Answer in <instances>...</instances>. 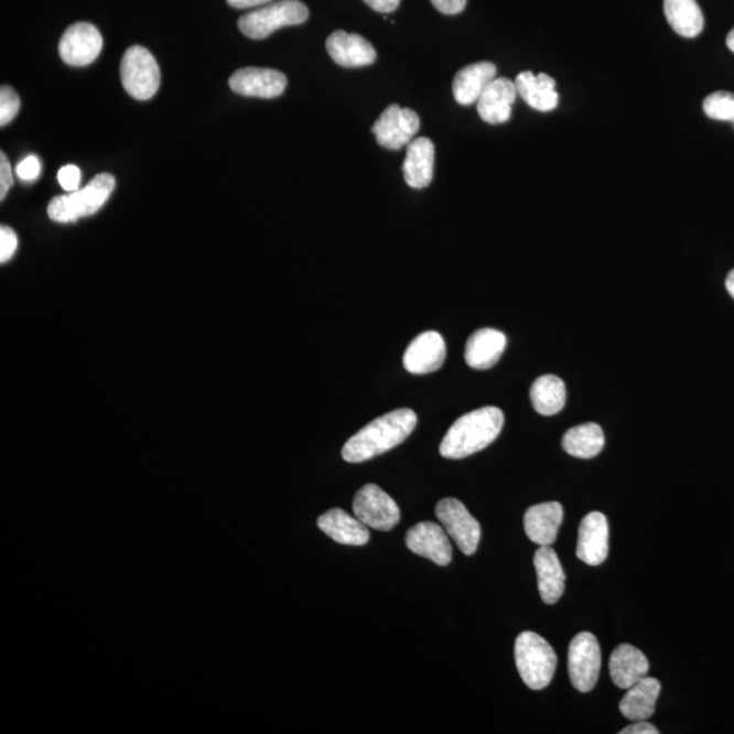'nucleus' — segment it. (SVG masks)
<instances>
[{"mask_svg":"<svg viewBox=\"0 0 734 734\" xmlns=\"http://www.w3.org/2000/svg\"><path fill=\"white\" fill-rule=\"evenodd\" d=\"M408 550L419 557L430 559L439 566H447L452 562L453 549L446 530L439 523L424 521L408 530L406 536Z\"/></svg>","mask_w":734,"mask_h":734,"instance_id":"12","label":"nucleus"},{"mask_svg":"<svg viewBox=\"0 0 734 734\" xmlns=\"http://www.w3.org/2000/svg\"><path fill=\"white\" fill-rule=\"evenodd\" d=\"M21 101L19 95L10 86H2L0 89V126L10 125L19 115Z\"/></svg>","mask_w":734,"mask_h":734,"instance_id":"31","label":"nucleus"},{"mask_svg":"<svg viewBox=\"0 0 734 734\" xmlns=\"http://www.w3.org/2000/svg\"><path fill=\"white\" fill-rule=\"evenodd\" d=\"M703 110L710 119L734 122V93H713L703 101Z\"/></svg>","mask_w":734,"mask_h":734,"instance_id":"30","label":"nucleus"},{"mask_svg":"<svg viewBox=\"0 0 734 734\" xmlns=\"http://www.w3.org/2000/svg\"><path fill=\"white\" fill-rule=\"evenodd\" d=\"M725 285L727 293H730L732 299L734 300V268L730 273H727Z\"/></svg>","mask_w":734,"mask_h":734,"instance_id":"40","label":"nucleus"},{"mask_svg":"<svg viewBox=\"0 0 734 734\" xmlns=\"http://www.w3.org/2000/svg\"><path fill=\"white\" fill-rule=\"evenodd\" d=\"M609 526L607 517L592 511L581 521L576 557L590 566H600L609 552Z\"/></svg>","mask_w":734,"mask_h":734,"instance_id":"13","label":"nucleus"},{"mask_svg":"<svg viewBox=\"0 0 734 734\" xmlns=\"http://www.w3.org/2000/svg\"><path fill=\"white\" fill-rule=\"evenodd\" d=\"M418 424L417 413L400 408L366 424L342 449L347 463L358 464L380 456L408 439Z\"/></svg>","mask_w":734,"mask_h":734,"instance_id":"1","label":"nucleus"},{"mask_svg":"<svg viewBox=\"0 0 734 734\" xmlns=\"http://www.w3.org/2000/svg\"><path fill=\"white\" fill-rule=\"evenodd\" d=\"M309 19V10L300 0L271 2L238 20V28L245 36L261 40L271 36L278 29L301 25Z\"/></svg>","mask_w":734,"mask_h":734,"instance_id":"5","label":"nucleus"},{"mask_svg":"<svg viewBox=\"0 0 734 734\" xmlns=\"http://www.w3.org/2000/svg\"><path fill=\"white\" fill-rule=\"evenodd\" d=\"M317 526L336 543L365 546L370 539L369 529L357 517L342 509H331L319 517Z\"/></svg>","mask_w":734,"mask_h":734,"instance_id":"23","label":"nucleus"},{"mask_svg":"<svg viewBox=\"0 0 734 734\" xmlns=\"http://www.w3.org/2000/svg\"><path fill=\"white\" fill-rule=\"evenodd\" d=\"M669 25L681 37L693 39L702 33L704 19L697 0H663Z\"/></svg>","mask_w":734,"mask_h":734,"instance_id":"27","label":"nucleus"},{"mask_svg":"<svg viewBox=\"0 0 734 734\" xmlns=\"http://www.w3.org/2000/svg\"><path fill=\"white\" fill-rule=\"evenodd\" d=\"M226 2L233 9H252L271 3L273 0H226Z\"/></svg>","mask_w":734,"mask_h":734,"instance_id":"39","label":"nucleus"},{"mask_svg":"<svg viewBox=\"0 0 734 734\" xmlns=\"http://www.w3.org/2000/svg\"><path fill=\"white\" fill-rule=\"evenodd\" d=\"M445 341L439 332L428 331L418 335L407 347L403 365L411 375H429L445 363Z\"/></svg>","mask_w":734,"mask_h":734,"instance_id":"15","label":"nucleus"},{"mask_svg":"<svg viewBox=\"0 0 734 734\" xmlns=\"http://www.w3.org/2000/svg\"><path fill=\"white\" fill-rule=\"evenodd\" d=\"M657 727L646 721H635V724L625 727L620 734H658Z\"/></svg>","mask_w":734,"mask_h":734,"instance_id":"38","label":"nucleus"},{"mask_svg":"<svg viewBox=\"0 0 734 734\" xmlns=\"http://www.w3.org/2000/svg\"><path fill=\"white\" fill-rule=\"evenodd\" d=\"M563 515V506L559 503L530 506L523 516V528L529 540L540 547L555 543Z\"/></svg>","mask_w":734,"mask_h":734,"instance_id":"18","label":"nucleus"},{"mask_svg":"<svg viewBox=\"0 0 734 734\" xmlns=\"http://www.w3.org/2000/svg\"><path fill=\"white\" fill-rule=\"evenodd\" d=\"M421 128V120L415 110L401 108L398 104L384 110L380 119L375 122L371 132L376 141L388 150H400L412 142Z\"/></svg>","mask_w":734,"mask_h":734,"instance_id":"10","label":"nucleus"},{"mask_svg":"<svg viewBox=\"0 0 734 734\" xmlns=\"http://www.w3.org/2000/svg\"><path fill=\"white\" fill-rule=\"evenodd\" d=\"M518 673L530 690L539 691L551 683L558 666L552 646L532 632L518 635L515 645Z\"/></svg>","mask_w":734,"mask_h":734,"instance_id":"4","label":"nucleus"},{"mask_svg":"<svg viewBox=\"0 0 734 734\" xmlns=\"http://www.w3.org/2000/svg\"><path fill=\"white\" fill-rule=\"evenodd\" d=\"M434 156V143L429 138H418L408 144L403 173L411 188L423 190L433 182Z\"/></svg>","mask_w":734,"mask_h":734,"instance_id":"24","label":"nucleus"},{"mask_svg":"<svg viewBox=\"0 0 734 734\" xmlns=\"http://www.w3.org/2000/svg\"><path fill=\"white\" fill-rule=\"evenodd\" d=\"M495 77H497V66L489 62L469 64L460 69L452 86L454 100L465 107L476 104Z\"/></svg>","mask_w":734,"mask_h":734,"instance_id":"21","label":"nucleus"},{"mask_svg":"<svg viewBox=\"0 0 734 734\" xmlns=\"http://www.w3.org/2000/svg\"><path fill=\"white\" fill-rule=\"evenodd\" d=\"M517 96L515 82L508 78H495L476 102L477 112L488 125H504L511 118V107Z\"/></svg>","mask_w":734,"mask_h":734,"instance_id":"17","label":"nucleus"},{"mask_svg":"<svg viewBox=\"0 0 734 734\" xmlns=\"http://www.w3.org/2000/svg\"><path fill=\"white\" fill-rule=\"evenodd\" d=\"M602 669V649L591 633L575 635L569 646V674L571 684L580 692H591L597 684Z\"/></svg>","mask_w":734,"mask_h":734,"instance_id":"7","label":"nucleus"},{"mask_svg":"<svg viewBox=\"0 0 734 734\" xmlns=\"http://www.w3.org/2000/svg\"><path fill=\"white\" fill-rule=\"evenodd\" d=\"M17 248H19L17 233L9 226L0 227V263L4 265L13 258Z\"/></svg>","mask_w":734,"mask_h":734,"instance_id":"32","label":"nucleus"},{"mask_svg":"<svg viewBox=\"0 0 734 734\" xmlns=\"http://www.w3.org/2000/svg\"><path fill=\"white\" fill-rule=\"evenodd\" d=\"M650 663L643 651L633 645L623 644L612 652L609 673L612 681L622 690H628L649 673Z\"/></svg>","mask_w":734,"mask_h":734,"instance_id":"19","label":"nucleus"},{"mask_svg":"<svg viewBox=\"0 0 734 734\" xmlns=\"http://www.w3.org/2000/svg\"><path fill=\"white\" fill-rule=\"evenodd\" d=\"M353 509L355 517L365 526L382 530L393 529L400 521V509L393 498L377 485H366L355 494Z\"/></svg>","mask_w":734,"mask_h":734,"instance_id":"9","label":"nucleus"},{"mask_svg":"<svg viewBox=\"0 0 734 734\" xmlns=\"http://www.w3.org/2000/svg\"><path fill=\"white\" fill-rule=\"evenodd\" d=\"M82 173L80 169L75 165H66L57 172V182L62 185L64 191L68 194L78 191L80 185Z\"/></svg>","mask_w":734,"mask_h":734,"instance_id":"33","label":"nucleus"},{"mask_svg":"<svg viewBox=\"0 0 734 734\" xmlns=\"http://www.w3.org/2000/svg\"><path fill=\"white\" fill-rule=\"evenodd\" d=\"M115 186L112 174H97L85 188L54 197L48 204V217L60 224L77 223L80 218L90 217L108 202Z\"/></svg>","mask_w":734,"mask_h":734,"instance_id":"3","label":"nucleus"},{"mask_svg":"<svg viewBox=\"0 0 734 734\" xmlns=\"http://www.w3.org/2000/svg\"><path fill=\"white\" fill-rule=\"evenodd\" d=\"M120 77L128 95L139 101L153 98L161 85L159 63L153 54L141 45L130 46L126 51L121 61Z\"/></svg>","mask_w":734,"mask_h":734,"instance_id":"6","label":"nucleus"},{"mask_svg":"<svg viewBox=\"0 0 734 734\" xmlns=\"http://www.w3.org/2000/svg\"><path fill=\"white\" fill-rule=\"evenodd\" d=\"M325 45L331 60L342 67L370 66L377 60L375 46L359 34L337 31L326 39Z\"/></svg>","mask_w":734,"mask_h":734,"instance_id":"16","label":"nucleus"},{"mask_svg":"<svg viewBox=\"0 0 734 734\" xmlns=\"http://www.w3.org/2000/svg\"><path fill=\"white\" fill-rule=\"evenodd\" d=\"M726 45H727V48H730L734 54V28L732 29L731 33L727 34Z\"/></svg>","mask_w":734,"mask_h":734,"instance_id":"41","label":"nucleus"},{"mask_svg":"<svg viewBox=\"0 0 734 734\" xmlns=\"http://www.w3.org/2000/svg\"><path fill=\"white\" fill-rule=\"evenodd\" d=\"M14 183L13 171L6 154L0 153V201H3L9 194L11 185Z\"/></svg>","mask_w":734,"mask_h":734,"instance_id":"35","label":"nucleus"},{"mask_svg":"<svg viewBox=\"0 0 734 734\" xmlns=\"http://www.w3.org/2000/svg\"><path fill=\"white\" fill-rule=\"evenodd\" d=\"M661 683L650 676H645L627 690L622 699L619 710L630 721H646L656 712V703L660 697Z\"/></svg>","mask_w":734,"mask_h":734,"instance_id":"26","label":"nucleus"},{"mask_svg":"<svg viewBox=\"0 0 734 734\" xmlns=\"http://www.w3.org/2000/svg\"><path fill=\"white\" fill-rule=\"evenodd\" d=\"M442 14L456 15L464 11L467 0H430Z\"/></svg>","mask_w":734,"mask_h":734,"instance_id":"36","label":"nucleus"},{"mask_svg":"<svg viewBox=\"0 0 734 734\" xmlns=\"http://www.w3.org/2000/svg\"><path fill=\"white\" fill-rule=\"evenodd\" d=\"M504 422V412L497 407H483L465 413L452 424L442 440V457L460 460L483 451L498 439Z\"/></svg>","mask_w":734,"mask_h":734,"instance_id":"2","label":"nucleus"},{"mask_svg":"<svg viewBox=\"0 0 734 734\" xmlns=\"http://www.w3.org/2000/svg\"><path fill=\"white\" fill-rule=\"evenodd\" d=\"M364 2L378 13L389 14L399 8L401 0H364Z\"/></svg>","mask_w":734,"mask_h":734,"instance_id":"37","label":"nucleus"},{"mask_svg":"<svg viewBox=\"0 0 734 734\" xmlns=\"http://www.w3.org/2000/svg\"><path fill=\"white\" fill-rule=\"evenodd\" d=\"M533 563L536 573H538L541 598L549 605L558 603L564 593L566 575H564L557 552L551 549V546L540 547L535 553Z\"/></svg>","mask_w":734,"mask_h":734,"instance_id":"22","label":"nucleus"},{"mask_svg":"<svg viewBox=\"0 0 734 734\" xmlns=\"http://www.w3.org/2000/svg\"><path fill=\"white\" fill-rule=\"evenodd\" d=\"M605 436L597 423H584L564 433L562 446L570 456L593 458L603 451Z\"/></svg>","mask_w":734,"mask_h":734,"instance_id":"29","label":"nucleus"},{"mask_svg":"<svg viewBox=\"0 0 734 734\" xmlns=\"http://www.w3.org/2000/svg\"><path fill=\"white\" fill-rule=\"evenodd\" d=\"M230 89L245 97L276 98L283 95L288 78L278 69L247 67L229 79Z\"/></svg>","mask_w":734,"mask_h":734,"instance_id":"14","label":"nucleus"},{"mask_svg":"<svg viewBox=\"0 0 734 734\" xmlns=\"http://www.w3.org/2000/svg\"><path fill=\"white\" fill-rule=\"evenodd\" d=\"M506 336L494 328L474 332L465 346V363L472 369L486 370L497 365L506 348Z\"/></svg>","mask_w":734,"mask_h":734,"instance_id":"20","label":"nucleus"},{"mask_svg":"<svg viewBox=\"0 0 734 734\" xmlns=\"http://www.w3.org/2000/svg\"><path fill=\"white\" fill-rule=\"evenodd\" d=\"M17 176L22 182H34L41 174V162L36 155H29L17 165Z\"/></svg>","mask_w":734,"mask_h":734,"instance_id":"34","label":"nucleus"},{"mask_svg":"<svg viewBox=\"0 0 734 734\" xmlns=\"http://www.w3.org/2000/svg\"><path fill=\"white\" fill-rule=\"evenodd\" d=\"M518 96H521L530 108L539 112H551L558 107L559 95L555 89V79L549 74L523 72L515 80Z\"/></svg>","mask_w":734,"mask_h":734,"instance_id":"25","label":"nucleus"},{"mask_svg":"<svg viewBox=\"0 0 734 734\" xmlns=\"http://www.w3.org/2000/svg\"><path fill=\"white\" fill-rule=\"evenodd\" d=\"M104 39L91 23L77 22L68 26L60 43V55L68 66L85 67L100 56Z\"/></svg>","mask_w":734,"mask_h":734,"instance_id":"11","label":"nucleus"},{"mask_svg":"<svg viewBox=\"0 0 734 734\" xmlns=\"http://www.w3.org/2000/svg\"><path fill=\"white\" fill-rule=\"evenodd\" d=\"M530 401L540 415H557L566 404V387L561 378L552 375L541 376L530 387Z\"/></svg>","mask_w":734,"mask_h":734,"instance_id":"28","label":"nucleus"},{"mask_svg":"<svg viewBox=\"0 0 734 734\" xmlns=\"http://www.w3.org/2000/svg\"><path fill=\"white\" fill-rule=\"evenodd\" d=\"M435 515L460 551L464 555H474L479 546L482 529L462 500L456 498L440 500L435 506Z\"/></svg>","mask_w":734,"mask_h":734,"instance_id":"8","label":"nucleus"}]
</instances>
